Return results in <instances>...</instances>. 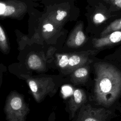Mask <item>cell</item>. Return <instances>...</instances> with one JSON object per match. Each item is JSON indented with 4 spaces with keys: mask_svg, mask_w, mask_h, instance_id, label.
Listing matches in <instances>:
<instances>
[{
    "mask_svg": "<svg viewBox=\"0 0 121 121\" xmlns=\"http://www.w3.org/2000/svg\"><path fill=\"white\" fill-rule=\"evenodd\" d=\"M94 68L95 100L98 104L109 107L121 94V71L106 62L95 63Z\"/></svg>",
    "mask_w": 121,
    "mask_h": 121,
    "instance_id": "1",
    "label": "cell"
},
{
    "mask_svg": "<svg viewBox=\"0 0 121 121\" xmlns=\"http://www.w3.org/2000/svg\"><path fill=\"white\" fill-rule=\"evenodd\" d=\"M4 111L7 121H26L29 109L23 95L13 91L7 97Z\"/></svg>",
    "mask_w": 121,
    "mask_h": 121,
    "instance_id": "2",
    "label": "cell"
},
{
    "mask_svg": "<svg viewBox=\"0 0 121 121\" xmlns=\"http://www.w3.org/2000/svg\"><path fill=\"white\" fill-rule=\"evenodd\" d=\"M35 101L40 103L48 95H53L57 91V86L53 79L49 78H34L25 77Z\"/></svg>",
    "mask_w": 121,
    "mask_h": 121,
    "instance_id": "3",
    "label": "cell"
},
{
    "mask_svg": "<svg viewBox=\"0 0 121 121\" xmlns=\"http://www.w3.org/2000/svg\"><path fill=\"white\" fill-rule=\"evenodd\" d=\"M111 113L103 108H94L90 104H84L79 111L77 121H108Z\"/></svg>",
    "mask_w": 121,
    "mask_h": 121,
    "instance_id": "4",
    "label": "cell"
},
{
    "mask_svg": "<svg viewBox=\"0 0 121 121\" xmlns=\"http://www.w3.org/2000/svg\"><path fill=\"white\" fill-rule=\"evenodd\" d=\"M121 43V30L115 31L102 37L94 38L92 40L93 47L101 50Z\"/></svg>",
    "mask_w": 121,
    "mask_h": 121,
    "instance_id": "5",
    "label": "cell"
},
{
    "mask_svg": "<svg viewBox=\"0 0 121 121\" xmlns=\"http://www.w3.org/2000/svg\"><path fill=\"white\" fill-rule=\"evenodd\" d=\"M86 99V95L83 89L77 88L74 91L69 102L70 119L74 117L76 112L84 104Z\"/></svg>",
    "mask_w": 121,
    "mask_h": 121,
    "instance_id": "6",
    "label": "cell"
},
{
    "mask_svg": "<svg viewBox=\"0 0 121 121\" xmlns=\"http://www.w3.org/2000/svg\"><path fill=\"white\" fill-rule=\"evenodd\" d=\"M86 41V37L83 31V24H79L75 28L68 41L69 45L72 47H79Z\"/></svg>",
    "mask_w": 121,
    "mask_h": 121,
    "instance_id": "7",
    "label": "cell"
},
{
    "mask_svg": "<svg viewBox=\"0 0 121 121\" xmlns=\"http://www.w3.org/2000/svg\"><path fill=\"white\" fill-rule=\"evenodd\" d=\"M89 64L82 66L75 69L71 75V81L76 85L86 83L89 75Z\"/></svg>",
    "mask_w": 121,
    "mask_h": 121,
    "instance_id": "8",
    "label": "cell"
},
{
    "mask_svg": "<svg viewBox=\"0 0 121 121\" xmlns=\"http://www.w3.org/2000/svg\"><path fill=\"white\" fill-rule=\"evenodd\" d=\"M27 64L29 68L35 70H42L43 66L41 59L36 54L31 55L27 60Z\"/></svg>",
    "mask_w": 121,
    "mask_h": 121,
    "instance_id": "9",
    "label": "cell"
},
{
    "mask_svg": "<svg viewBox=\"0 0 121 121\" xmlns=\"http://www.w3.org/2000/svg\"><path fill=\"white\" fill-rule=\"evenodd\" d=\"M121 30V18L116 19L111 22L101 32L100 37H104L115 31Z\"/></svg>",
    "mask_w": 121,
    "mask_h": 121,
    "instance_id": "10",
    "label": "cell"
},
{
    "mask_svg": "<svg viewBox=\"0 0 121 121\" xmlns=\"http://www.w3.org/2000/svg\"><path fill=\"white\" fill-rule=\"evenodd\" d=\"M17 12V8L12 5H8L0 3V15L10 16Z\"/></svg>",
    "mask_w": 121,
    "mask_h": 121,
    "instance_id": "11",
    "label": "cell"
},
{
    "mask_svg": "<svg viewBox=\"0 0 121 121\" xmlns=\"http://www.w3.org/2000/svg\"><path fill=\"white\" fill-rule=\"evenodd\" d=\"M107 18L108 17L105 13L99 11L94 14L93 17V20L95 24L99 25L103 23Z\"/></svg>",
    "mask_w": 121,
    "mask_h": 121,
    "instance_id": "12",
    "label": "cell"
},
{
    "mask_svg": "<svg viewBox=\"0 0 121 121\" xmlns=\"http://www.w3.org/2000/svg\"><path fill=\"white\" fill-rule=\"evenodd\" d=\"M0 47L3 51H6L8 48V43L5 32L0 26Z\"/></svg>",
    "mask_w": 121,
    "mask_h": 121,
    "instance_id": "13",
    "label": "cell"
},
{
    "mask_svg": "<svg viewBox=\"0 0 121 121\" xmlns=\"http://www.w3.org/2000/svg\"><path fill=\"white\" fill-rule=\"evenodd\" d=\"M110 6L112 11L121 10V0H104Z\"/></svg>",
    "mask_w": 121,
    "mask_h": 121,
    "instance_id": "14",
    "label": "cell"
},
{
    "mask_svg": "<svg viewBox=\"0 0 121 121\" xmlns=\"http://www.w3.org/2000/svg\"><path fill=\"white\" fill-rule=\"evenodd\" d=\"M69 62V56L68 55H62L58 61L59 67L63 69H67Z\"/></svg>",
    "mask_w": 121,
    "mask_h": 121,
    "instance_id": "15",
    "label": "cell"
},
{
    "mask_svg": "<svg viewBox=\"0 0 121 121\" xmlns=\"http://www.w3.org/2000/svg\"><path fill=\"white\" fill-rule=\"evenodd\" d=\"M67 15V12L65 10H58L56 15V19L58 21L62 20Z\"/></svg>",
    "mask_w": 121,
    "mask_h": 121,
    "instance_id": "16",
    "label": "cell"
},
{
    "mask_svg": "<svg viewBox=\"0 0 121 121\" xmlns=\"http://www.w3.org/2000/svg\"><path fill=\"white\" fill-rule=\"evenodd\" d=\"M43 32H52L54 29L53 25L50 23H47L43 26Z\"/></svg>",
    "mask_w": 121,
    "mask_h": 121,
    "instance_id": "17",
    "label": "cell"
},
{
    "mask_svg": "<svg viewBox=\"0 0 121 121\" xmlns=\"http://www.w3.org/2000/svg\"></svg>",
    "mask_w": 121,
    "mask_h": 121,
    "instance_id": "18",
    "label": "cell"
}]
</instances>
